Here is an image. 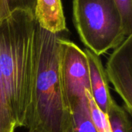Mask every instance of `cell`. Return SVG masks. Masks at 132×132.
<instances>
[{
  "label": "cell",
  "instance_id": "cell-13",
  "mask_svg": "<svg viewBox=\"0 0 132 132\" xmlns=\"http://www.w3.org/2000/svg\"><path fill=\"white\" fill-rule=\"evenodd\" d=\"M9 13L15 9H22L31 12L34 15L36 0H6Z\"/></svg>",
  "mask_w": 132,
  "mask_h": 132
},
{
  "label": "cell",
  "instance_id": "cell-14",
  "mask_svg": "<svg viewBox=\"0 0 132 132\" xmlns=\"http://www.w3.org/2000/svg\"><path fill=\"white\" fill-rule=\"evenodd\" d=\"M9 15L6 0H0V20L5 19Z\"/></svg>",
  "mask_w": 132,
  "mask_h": 132
},
{
  "label": "cell",
  "instance_id": "cell-11",
  "mask_svg": "<svg viewBox=\"0 0 132 132\" xmlns=\"http://www.w3.org/2000/svg\"><path fill=\"white\" fill-rule=\"evenodd\" d=\"M108 114L112 132H131V124L128 114L115 101L111 105Z\"/></svg>",
  "mask_w": 132,
  "mask_h": 132
},
{
  "label": "cell",
  "instance_id": "cell-9",
  "mask_svg": "<svg viewBox=\"0 0 132 132\" xmlns=\"http://www.w3.org/2000/svg\"><path fill=\"white\" fill-rule=\"evenodd\" d=\"M15 128L0 70V132H14Z\"/></svg>",
  "mask_w": 132,
  "mask_h": 132
},
{
  "label": "cell",
  "instance_id": "cell-8",
  "mask_svg": "<svg viewBox=\"0 0 132 132\" xmlns=\"http://www.w3.org/2000/svg\"><path fill=\"white\" fill-rule=\"evenodd\" d=\"M70 132H97L94 126L89 113L87 100L85 97L80 100L71 109Z\"/></svg>",
  "mask_w": 132,
  "mask_h": 132
},
{
  "label": "cell",
  "instance_id": "cell-3",
  "mask_svg": "<svg viewBox=\"0 0 132 132\" xmlns=\"http://www.w3.org/2000/svg\"><path fill=\"white\" fill-rule=\"evenodd\" d=\"M73 17L80 40L98 56L127 37L114 0H73Z\"/></svg>",
  "mask_w": 132,
  "mask_h": 132
},
{
  "label": "cell",
  "instance_id": "cell-7",
  "mask_svg": "<svg viewBox=\"0 0 132 132\" xmlns=\"http://www.w3.org/2000/svg\"><path fill=\"white\" fill-rule=\"evenodd\" d=\"M34 16L41 28L52 33L67 30L61 0H36Z\"/></svg>",
  "mask_w": 132,
  "mask_h": 132
},
{
  "label": "cell",
  "instance_id": "cell-2",
  "mask_svg": "<svg viewBox=\"0 0 132 132\" xmlns=\"http://www.w3.org/2000/svg\"><path fill=\"white\" fill-rule=\"evenodd\" d=\"M34 15L15 9L0 20V70L16 128L26 127L35 60Z\"/></svg>",
  "mask_w": 132,
  "mask_h": 132
},
{
  "label": "cell",
  "instance_id": "cell-6",
  "mask_svg": "<svg viewBox=\"0 0 132 132\" xmlns=\"http://www.w3.org/2000/svg\"><path fill=\"white\" fill-rule=\"evenodd\" d=\"M84 52L89 65L90 93L97 106L108 114L114 100L110 93L109 81L105 69L98 56L88 49H86Z\"/></svg>",
  "mask_w": 132,
  "mask_h": 132
},
{
  "label": "cell",
  "instance_id": "cell-1",
  "mask_svg": "<svg viewBox=\"0 0 132 132\" xmlns=\"http://www.w3.org/2000/svg\"><path fill=\"white\" fill-rule=\"evenodd\" d=\"M60 33H52L36 22L34 70L26 126L29 132L71 131V114L60 73Z\"/></svg>",
  "mask_w": 132,
  "mask_h": 132
},
{
  "label": "cell",
  "instance_id": "cell-10",
  "mask_svg": "<svg viewBox=\"0 0 132 132\" xmlns=\"http://www.w3.org/2000/svg\"><path fill=\"white\" fill-rule=\"evenodd\" d=\"M91 121L97 132H112L108 114L103 112L95 104L90 90H85Z\"/></svg>",
  "mask_w": 132,
  "mask_h": 132
},
{
  "label": "cell",
  "instance_id": "cell-12",
  "mask_svg": "<svg viewBox=\"0 0 132 132\" xmlns=\"http://www.w3.org/2000/svg\"><path fill=\"white\" fill-rule=\"evenodd\" d=\"M122 17L126 36L132 32V0H114Z\"/></svg>",
  "mask_w": 132,
  "mask_h": 132
},
{
  "label": "cell",
  "instance_id": "cell-5",
  "mask_svg": "<svg viewBox=\"0 0 132 132\" xmlns=\"http://www.w3.org/2000/svg\"><path fill=\"white\" fill-rule=\"evenodd\" d=\"M105 72L115 91L125 104V110L132 114V34L116 48L109 56Z\"/></svg>",
  "mask_w": 132,
  "mask_h": 132
},
{
  "label": "cell",
  "instance_id": "cell-4",
  "mask_svg": "<svg viewBox=\"0 0 132 132\" xmlns=\"http://www.w3.org/2000/svg\"><path fill=\"white\" fill-rule=\"evenodd\" d=\"M60 73L65 96L70 109L90 90L88 60L84 50L60 36Z\"/></svg>",
  "mask_w": 132,
  "mask_h": 132
}]
</instances>
